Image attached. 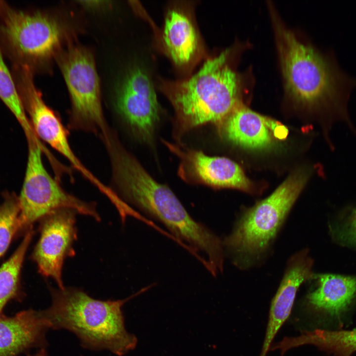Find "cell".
<instances>
[{
  "label": "cell",
  "mask_w": 356,
  "mask_h": 356,
  "mask_svg": "<svg viewBox=\"0 0 356 356\" xmlns=\"http://www.w3.org/2000/svg\"><path fill=\"white\" fill-rule=\"evenodd\" d=\"M277 123L241 102L218 126L222 135L233 144L260 150L272 144L273 135L281 134V125Z\"/></svg>",
  "instance_id": "15"
},
{
  "label": "cell",
  "mask_w": 356,
  "mask_h": 356,
  "mask_svg": "<svg viewBox=\"0 0 356 356\" xmlns=\"http://www.w3.org/2000/svg\"><path fill=\"white\" fill-rule=\"evenodd\" d=\"M107 154L111 188L119 197L161 222L176 241L201 263L204 260L202 254L210 272L222 271L225 257L222 240L195 221L172 190L152 178L123 144H114Z\"/></svg>",
  "instance_id": "1"
},
{
  "label": "cell",
  "mask_w": 356,
  "mask_h": 356,
  "mask_svg": "<svg viewBox=\"0 0 356 356\" xmlns=\"http://www.w3.org/2000/svg\"><path fill=\"white\" fill-rule=\"evenodd\" d=\"M304 345H313L331 356H351L356 352V329L305 331L297 337H285L276 344V348L283 354Z\"/></svg>",
  "instance_id": "18"
},
{
  "label": "cell",
  "mask_w": 356,
  "mask_h": 356,
  "mask_svg": "<svg viewBox=\"0 0 356 356\" xmlns=\"http://www.w3.org/2000/svg\"><path fill=\"white\" fill-rule=\"evenodd\" d=\"M311 279L315 286L306 297L309 308L341 323L356 298V276L314 273Z\"/></svg>",
  "instance_id": "17"
},
{
  "label": "cell",
  "mask_w": 356,
  "mask_h": 356,
  "mask_svg": "<svg viewBox=\"0 0 356 356\" xmlns=\"http://www.w3.org/2000/svg\"><path fill=\"white\" fill-rule=\"evenodd\" d=\"M344 225V236L356 244V209H353L351 211Z\"/></svg>",
  "instance_id": "22"
},
{
  "label": "cell",
  "mask_w": 356,
  "mask_h": 356,
  "mask_svg": "<svg viewBox=\"0 0 356 356\" xmlns=\"http://www.w3.org/2000/svg\"><path fill=\"white\" fill-rule=\"evenodd\" d=\"M230 53L226 50L207 59L187 79L160 82L174 108L177 134L208 123L219 126L242 102L240 77L228 64Z\"/></svg>",
  "instance_id": "4"
},
{
  "label": "cell",
  "mask_w": 356,
  "mask_h": 356,
  "mask_svg": "<svg viewBox=\"0 0 356 356\" xmlns=\"http://www.w3.org/2000/svg\"><path fill=\"white\" fill-rule=\"evenodd\" d=\"M0 99L14 115L26 139L36 136L25 111L16 84L0 51Z\"/></svg>",
  "instance_id": "20"
},
{
  "label": "cell",
  "mask_w": 356,
  "mask_h": 356,
  "mask_svg": "<svg viewBox=\"0 0 356 356\" xmlns=\"http://www.w3.org/2000/svg\"><path fill=\"white\" fill-rule=\"evenodd\" d=\"M33 356H47V352L44 348H42L39 352Z\"/></svg>",
  "instance_id": "24"
},
{
  "label": "cell",
  "mask_w": 356,
  "mask_h": 356,
  "mask_svg": "<svg viewBox=\"0 0 356 356\" xmlns=\"http://www.w3.org/2000/svg\"><path fill=\"white\" fill-rule=\"evenodd\" d=\"M0 205V258L8 248L18 230L20 207L18 196L6 191Z\"/></svg>",
  "instance_id": "21"
},
{
  "label": "cell",
  "mask_w": 356,
  "mask_h": 356,
  "mask_svg": "<svg viewBox=\"0 0 356 356\" xmlns=\"http://www.w3.org/2000/svg\"><path fill=\"white\" fill-rule=\"evenodd\" d=\"M308 171L291 175L269 196L246 209L222 240L224 253L241 269L265 256L307 183Z\"/></svg>",
  "instance_id": "5"
},
{
  "label": "cell",
  "mask_w": 356,
  "mask_h": 356,
  "mask_svg": "<svg viewBox=\"0 0 356 356\" xmlns=\"http://www.w3.org/2000/svg\"><path fill=\"white\" fill-rule=\"evenodd\" d=\"M74 210L63 208L52 211L39 222V239L31 256L39 272L52 278L58 288L65 286L62 279L64 261L75 255L73 245L78 237Z\"/></svg>",
  "instance_id": "10"
},
{
  "label": "cell",
  "mask_w": 356,
  "mask_h": 356,
  "mask_svg": "<svg viewBox=\"0 0 356 356\" xmlns=\"http://www.w3.org/2000/svg\"><path fill=\"white\" fill-rule=\"evenodd\" d=\"M68 32L54 16L18 10L0 0V51L12 65L33 73L42 69L60 51Z\"/></svg>",
  "instance_id": "6"
},
{
  "label": "cell",
  "mask_w": 356,
  "mask_h": 356,
  "mask_svg": "<svg viewBox=\"0 0 356 356\" xmlns=\"http://www.w3.org/2000/svg\"><path fill=\"white\" fill-rule=\"evenodd\" d=\"M115 110L134 135L150 139L160 118V106L152 80L139 65L129 67L120 80L114 98Z\"/></svg>",
  "instance_id": "9"
},
{
  "label": "cell",
  "mask_w": 356,
  "mask_h": 356,
  "mask_svg": "<svg viewBox=\"0 0 356 356\" xmlns=\"http://www.w3.org/2000/svg\"><path fill=\"white\" fill-rule=\"evenodd\" d=\"M84 7L90 9H101L110 5V1L106 0H82L78 1Z\"/></svg>",
  "instance_id": "23"
},
{
  "label": "cell",
  "mask_w": 356,
  "mask_h": 356,
  "mask_svg": "<svg viewBox=\"0 0 356 356\" xmlns=\"http://www.w3.org/2000/svg\"><path fill=\"white\" fill-rule=\"evenodd\" d=\"M28 155L23 182L18 196L20 213L17 235L25 234L52 211L63 208L75 210L97 222L101 220L94 202H86L68 193L47 171L43 153L49 160L51 155L38 138L27 140Z\"/></svg>",
  "instance_id": "7"
},
{
  "label": "cell",
  "mask_w": 356,
  "mask_h": 356,
  "mask_svg": "<svg viewBox=\"0 0 356 356\" xmlns=\"http://www.w3.org/2000/svg\"><path fill=\"white\" fill-rule=\"evenodd\" d=\"M180 159L179 174L186 180L213 187L231 188L251 192L253 184L240 167L226 157L210 156L201 151L169 144Z\"/></svg>",
  "instance_id": "12"
},
{
  "label": "cell",
  "mask_w": 356,
  "mask_h": 356,
  "mask_svg": "<svg viewBox=\"0 0 356 356\" xmlns=\"http://www.w3.org/2000/svg\"><path fill=\"white\" fill-rule=\"evenodd\" d=\"M71 99L69 128L99 136L111 128L103 112L94 58L87 48L71 45L55 56Z\"/></svg>",
  "instance_id": "8"
},
{
  "label": "cell",
  "mask_w": 356,
  "mask_h": 356,
  "mask_svg": "<svg viewBox=\"0 0 356 356\" xmlns=\"http://www.w3.org/2000/svg\"><path fill=\"white\" fill-rule=\"evenodd\" d=\"M313 260L308 250L294 254L289 260L270 307L265 339L260 356H266L275 335L289 316L300 286L313 275Z\"/></svg>",
  "instance_id": "14"
},
{
  "label": "cell",
  "mask_w": 356,
  "mask_h": 356,
  "mask_svg": "<svg viewBox=\"0 0 356 356\" xmlns=\"http://www.w3.org/2000/svg\"><path fill=\"white\" fill-rule=\"evenodd\" d=\"M34 233L33 228L25 233L19 246L0 267V316L9 301H21L24 297L20 284L21 271Z\"/></svg>",
  "instance_id": "19"
},
{
  "label": "cell",
  "mask_w": 356,
  "mask_h": 356,
  "mask_svg": "<svg viewBox=\"0 0 356 356\" xmlns=\"http://www.w3.org/2000/svg\"><path fill=\"white\" fill-rule=\"evenodd\" d=\"M151 287L124 299L100 300L76 287L49 286L51 304L44 312L50 329L74 333L87 349L107 350L122 356L135 349L137 343L135 336L126 329L122 307Z\"/></svg>",
  "instance_id": "3"
},
{
  "label": "cell",
  "mask_w": 356,
  "mask_h": 356,
  "mask_svg": "<svg viewBox=\"0 0 356 356\" xmlns=\"http://www.w3.org/2000/svg\"><path fill=\"white\" fill-rule=\"evenodd\" d=\"M271 17L287 95L350 124L347 104L356 80L341 69L332 54L303 43L272 12Z\"/></svg>",
  "instance_id": "2"
},
{
  "label": "cell",
  "mask_w": 356,
  "mask_h": 356,
  "mask_svg": "<svg viewBox=\"0 0 356 356\" xmlns=\"http://www.w3.org/2000/svg\"><path fill=\"white\" fill-rule=\"evenodd\" d=\"M21 99L31 125L37 136L64 157L76 170L101 192L106 185L94 176L80 161L70 144L67 130L59 117L43 99L34 87L25 89Z\"/></svg>",
  "instance_id": "11"
},
{
  "label": "cell",
  "mask_w": 356,
  "mask_h": 356,
  "mask_svg": "<svg viewBox=\"0 0 356 356\" xmlns=\"http://www.w3.org/2000/svg\"><path fill=\"white\" fill-rule=\"evenodd\" d=\"M50 329L44 311L29 309L14 316H0V356H17L28 350L46 345Z\"/></svg>",
  "instance_id": "16"
},
{
  "label": "cell",
  "mask_w": 356,
  "mask_h": 356,
  "mask_svg": "<svg viewBox=\"0 0 356 356\" xmlns=\"http://www.w3.org/2000/svg\"><path fill=\"white\" fill-rule=\"evenodd\" d=\"M161 40L166 55L181 70L193 67L203 52L193 17L185 5L177 4L168 9Z\"/></svg>",
  "instance_id": "13"
}]
</instances>
